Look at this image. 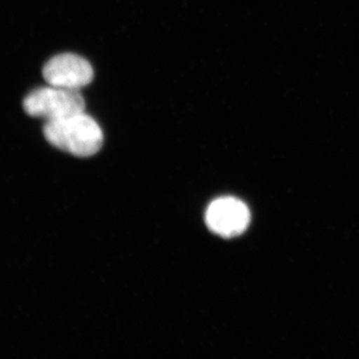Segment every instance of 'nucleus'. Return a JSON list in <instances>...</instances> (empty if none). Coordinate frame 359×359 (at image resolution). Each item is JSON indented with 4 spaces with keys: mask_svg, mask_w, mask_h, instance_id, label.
Here are the masks:
<instances>
[{
    "mask_svg": "<svg viewBox=\"0 0 359 359\" xmlns=\"http://www.w3.org/2000/svg\"><path fill=\"white\" fill-rule=\"evenodd\" d=\"M26 114L46 121L84 112L85 100L79 91L50 86L30 92L23 100Z\"/></svg>",
    "mask_w": 359,
    "mask_h": 359,
    "instance_id": "nucleus-2",
    "label": "nucleus"
},
{
    "mask_svg": "<svg viewBox=\"0 0 359 359\" xmlns=\"http://www.w3.org/2000/svg\"><path fill=\"white\" fill-rule=\"evenodd\" d=\"M43 134L52 146L76 157L95 155L103 145L102 129L84 112L46 121Z\"/></svg>",
    "mask_w": 359,
    "mask_h": 359,
    "instance_id": "nucleus-1",
    "label": "nucleus"
},
{
    "mask_svg": "<svg viewBox=\"0 0 359 359\" xmlns=\"http://www.w3.org/2000/svg\"><path fill=\"white\" fill-rule=\"evenodd\" d=\"M205 224L212 233L223 238L242 235L250 221L249 208L236 198L215 200L205 212Z\"/></svg>",
    "mask_w": 359,
    "mask_h": 359,
    "instance_id": "nucleus-4",
    "label": "nucleus"
},
{
    "mask_svg": "<svg viewBox=\"0 0 359 359\" xmlns=\"http://www.w3.org/2000/svg\"><path fill=\"white\" fill-rule=\"evenodd\" d=\"M42 75L50 86L79 91L91 83L94 70L88 61L81 56L62 53L47 61Z\"/></svg>",
    "mask_w": 359,
    "mask_h": 359,
    "instance_id": "nucleus-3",
    "label": "nucleus"
}]
</instances>
